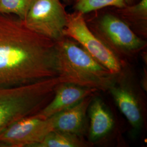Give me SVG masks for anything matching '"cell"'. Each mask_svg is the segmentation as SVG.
<instances>
[{
  "label": "cell",
  "instance_id": "obj_5",
  "mask_svg": "<svg viewBox=\"0 0 147 147\" xmlns=\"http://www.w3.org/2000/svg\"><path fill=\"white\" fill-rule=\"evenodd\" d=\"M67 16L60 0H35L22 21L30 30L57 42L65 37Z\"/></svg>",
  "mask_w": 147,
  "mask_h": 147
},
{
  "label": "cell",
  "instance_id": "obj_6",
  "mask_svg": "<svg viewBox=\"0 0 147 147\" xmlns=\"http://www.w3.org/2000/svg\"><path fill=\"white\" fill-rule=\"evenodd\" d=\"M54 130L51 117L36 115L11 124L0 133V147H35Z\"/></svg>",
  "mask_w": 147,
  "mask_h": 147
},
{
  "label": "cell",
  "instance_id": "obj_12",
  "mask_svg": "<svg viewBox=\"0 0 147 147\" xmlns=\"http://www.w3.org/2000/svg\"><path fill=\"white\" fill-rule=\"evenodd\" d=\"M90 144L78 135L53 130L35 147H86Z\"/></svg>",
  "mask_w": 147,
  "mask_h": 147
},
{
  "label": "cell",
  "instance_id": "obj_13",
  "mask_svg": "<svg viewBox=\"0 0 147 147\" xmlns=\"http://www.w3.org/2000/svg\"><path fill=\"white\" fill-rule=\"evenodd\" d=\"M35 0H0V14H11L24 20Z\"/></svg>",
  "mask_w": 147,
  "mask_h": 147
},
{
  "label": "cell",
  "instance_id": "obj_15",
  "mask_svg": "<svg viewBox=\"0 0 147 147\" xmlns=\"http://www.w3.org/2000/svg\"><path fill=\"white\" fill-rule=\"evenodd\" d=\"M124 15L131 20L142 22L145 26L147 23V0H141L135 5L128 7L124 11Z\"/></svg>",
  "mask_w": 147,
  "mask_h": 147
},
{
  "label": "cell",
  "instance_id": "obj_8",
  "mask_svg": "<svg viewBox=\"0 0 147 147\" xmlns=\"http://www.w3.org/2000/svg\"><path fill=\"white\" fill-rule=\"evenodd\" d=\"M97 91L95 89L62 83L56 90L51 100L36 115L42 118H50L73 107Z\"/></svg>",
  "mask_w": 147,
  "mask_h": 147
},
{
  "label": "cell",
  "instance_id": "obj_10",
  "mask_svg": "<svg viewBox=\"0 0 147 147\" xmlns=\"http://www.w3.org/2000/svg\"><path fill=\"white\" fill-rule=\"evenodd\" d=\"M109 91L130 125L136 130L140 129L143 121L142 111L136 96L132 90L115 84Z\"/></svg>",
  "mask_w": 147,
  "mask_h": 147
},
{
  "label": "cell",
  "instance_id": "obj_7",
  "mask_svg": "<svg viewBox=\"0 0 147 147\" xmlns=\"http://www.w3.org/2000/svg\"><path fill=\"white\" fill-rule=\"evenodd\" d=\"M98 30L104 39L102 41L117 55L118 53L125 55L136 53L147 45L125 21L112 14H106L100 19Z\"/></svg>",
  "mask_w": 147,
  "mask_h": 147
},
{
  "label": "cell",
  "instance_id": "obj_16",
  "mask_svg": "<svg viewBox=\"0 0 147 147\" xmlns=\"http://www.w3.org/2000/svg\"><path fill=\"white\" fill-rule=\"evenodd\" d=\"M132 0H125V2L126 3H127V2H131Z\"/></svg>",
  "mask_w": 147,
  "mask_h": 147
},
{
  "label": "cell",
  "instance_id": "obj_1",
  "mask_svg": "<svg viewBox=\"0 0 147 147\" xmlns=\"http://www.w3.org/2000/svg\"><path fill=\"white\" fill-rule=\"evenodd\" d=\"M55 54V41L30 30L16 16L0 14V86L57 76Z\"/></svg>",
  "mask_w": 147,
  "mask_h": 147
},
{
  "label": "cell",
  "instance_id": "obj_2",
  "mask_svg": "<svg viewBox=\"0 0 147 147\" xmlns=\"http://www.w3.org/2000/svg\"><path fill=\"white\" fill-rule=\"evenodd\" d=\"M55 67L65 83L98 90H109L118 76L66 37L56 42Z\"/></svg>",
  "mask_w": 147,
  "mask_h": 147
},
{
  "label": "cell",
  "instance_id": "obj_17",
  "mask_svg": "<svg viewBox=\"0 0 147 147\" xmlns=\"http://www.w3.org/2000/svg\"><path fill=\"white\" fill-rule=\"evenodd\" d=\"M64 1H65V2H67V1H70V0H63Z\"/></svg>",
  "mask_w": 147,
  "mask_h": 147
},
{
  "label": "cell",
  "instance_id": "obj_14",
  "mask_svg": "<svg viewBox=\"0 0 147 147\" xmlns=\"http://www.w3.org/2000/svg\"><path fill=\"white\" fill-rule=\"evenodd\" d=\"M125 4V0H77L75 9L84 15L109 6L123 8Z\"/></svg>",
  "mask_w": 147,
  "mask_h": 147
},
{
  "label": "cell",
  "instance_id": "obj_11",
  "mask_svg": "<svg viewBox=\"0 0 147 147\" xmlns=\"http://www.w3.org/2000/svg\"><path fill=\"white\" fill-rule=\"evenodd\" d=\"M90 142H95L106 136L113 128L114 121L102 101L94 98L88 107Z\"/></svg>",
  "mask_w": 147,
  "mask_h": 147
},
{
  "label": "cell",
  "instance_id": "obj_9",
  "mask_svg": "<svg viewBox=\"0 0 147 147\" xmlns=\"http://www.w3.org/2000/svg\"><path fill=\"white\" fill-rule=\"evenodd\" d=\"M93 97V94L90 95L73 107L51 117L54 130L80 135L84 127L86 113Z\"/></svg>",
  "mask_w": 147,
  "mask_h": 147
},
{
  "label": "cell",
  "instance_id": "obj_3",
  "mask_svg": "<svg viewBox=\"0 0 147 147\" xmlns=\"http://www.w3.org/2000/svg\"><path fill=\"white\" fill-rule=\"evenodd\" d=\"M62 83L57 76L19 86H0V133L16 121L42 110Z\"/></svg>",
  "mask_w": 147,
  "mask_h": 147
},
{
  "label": "cell",
  "instance_id": "obj_4",
  "mask_svg": "<svg viewBox=\"0 0 147 147\" xmlns=\"http://www.w3.org/2000/svg\"><path fill=\"white\" fill-rule=\"evenodd\" d=\"M64 35L80 44L93 58L112 73L118 76L123 71V62L121 59L89 29L83 14L78 12L67 16Z\"/></svg>",
  "mask_w": 147,
  "mask_h": 147
}]
</instances>
